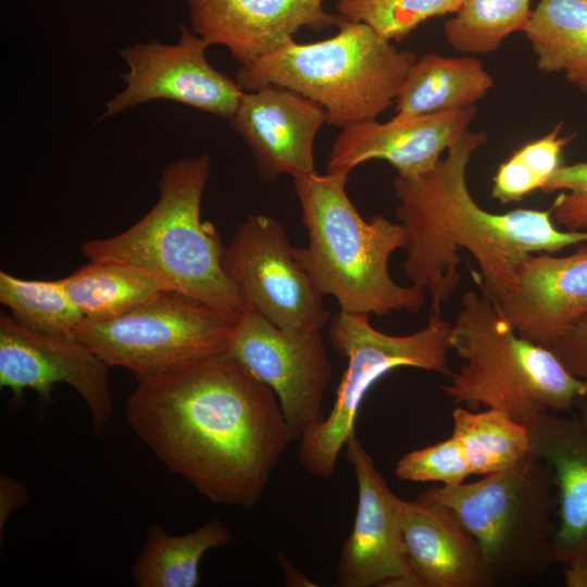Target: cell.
Wrapping results in <instances>:
<instances>
[{"instance_id": "6da1fadb", "label": "cell", "mask_w": 587, "mask_h": 587, "mask_svg": "<svg viewBox=\"0 0 587 587\" xmlns=\"http://www.w3.org/2000/svg\"><path fill=\"white\" fill-rule=\"evenodd\" d=\"M126 421L168 472L246 509L295 439L274 391L227 353L137 382Z\"/></svg>"}, {"instance_id": "7a4b0ae2", "label": "cell", "mask_w": 587, "mask_h": 587, "mask_svg": "<svg viewBox=\"0 0 587 587\" xmlns=\"http://www.w3.org/2000/svg\"><path fill=\"white\" fill-rule=\"evenodd\" d=\"M486 141V133L467 130L433 168L397 175L392 184L396 214L407 235L403 270L411 285L429 295L430 314H440L458 288L459 250L471 253L480 270L482 290L499 302L528 255L587 242V230L557 228L551 210L491 213L480 208L467 187L466 171Z\"/></svg>"}, {"instance_id": "3957f363", "label": "cell", "mask_w": 587, "mask_h": 587, "mask_svg": "<svg viewBox=\"0 0 587 587\" xmlns=\"http://www.w3.org/2000/svg\"><path fill=\"white\" fill-rule=\"evenodd\" d=\"M207 153L168 163L158 183L153 208L126 230L82 243L91 260L138 268L165 290L184 294L239 319L248 307L222 265L224 245L215 226L201 220L210 177Z\"/></svg>"}, {"instance_id": "277c9868", "label": "cell", "mask_w": 587, "mask_h": 587, "mask_svg": "<svg viewBox=\"0 0 587 587\" xmlns=\"http://www.w3.org/2000/svg\"><path fill=\"white\" fill-rule=\"evenodd\" d=\"M348 180L327 172L292 178L308 235V246L297 248L301 263L340 312H417L427 292L397 284L389 273L391 254L407 246L404 227L382 214L365 221L348 197Z\"/></svg>"}, {"instance_id": "5b68a950", "label": "cell", "mask_w": 587, "mask_h": 587, "mask_svg": "<svg viewBox=\"0 0 587 587\" xmlns=\"http://www.w3.org/2000/svg\"><path fill=\"white\" fill-rule=\"evenodd\" d=\"M450 348L464 361L442 391L454 404L500 411L528 425L546 413H566L587 397L546 347L520 336L485 291H465L450 329Z\"/></svg>"}, {"instance_id": "8992f818", "label": "cell", "mask_w": 587, "mask_h": 587, "mask_svg": "<svg viewBox=\"0 0 587 587\" xmlns=\"http://www.w3.org/2000/svg\"><path fill=\"white\" fill-rule=\"evenodd\" d=\"M416 58L366 24L344 20L330 38L304 45L292 39L240 65L236 82L245 91L266 85L289 88L321 105L326 124L344 128L376 121L395 104Z\"/></svg>"}, {"instance_id": "52a82bcc", "label": "cell", "mask_w": 587, "mask_h": 587, "mask_svg": "<svg viewBox=\"0 0 587 587\" xmlns=\"http://www.w3.org/2000/svg\"><path fill=\"white\" fill-rule=\"evenodd\" d=\"M417 500L455 514L477 540L494 586L528 585L555 563L553 475L532 452L476 482L426 489Z\"/></svg>"}, {"instance_id": "ba28073f", "label": "cell", "mask_w": 587, "mask_h": 587, "mask_svg": "<svg viewBox=\"0 0 587 587\" xmlns=\"http://www.w3.org/2000/svg\"><path fill=\"white\" fill-rule=\"evenodd\" d=\"M370 315L339 312L329 321L333 349L347 359L330 412L299 440L302 467L319 478H329L341 449L355 430V419L370 388L398 367H414L451 375L448 352L451 325L440 314H430L422 329L395 336L375 329Z\"/></svg>"}, {"instance_id": "9c48e42d", "label": "cell", "mask_w": 587, "mask_h": 587, "mask_svg": "<svg viewBox=\"0 0 587 587\" xmlns=\"http://www.w3.org/2000/svg\"><path fill=\"white\" fill-rule=\"evenodd\" d=\"M238 319L184 294L165 290L120 316L88 320L73 336L108 366L137 382L227 353Z\"/></svg>"}, {"instance_id": "30bf717a", "label": "cell", "mask_w": 587, "mask_h": 587, "mask_svg": "<svg viewBox=\"0 0 587 587\" xmlns=\"http://www.w3.org/2000/svg\"><path fill=\"white\" fill-rule=\"evenodd\" d=\"M222 265L248 310L290 332L321 330L329 321L320 291L297 247L274 217L253 214L224 246Z\"/></svg>"}, {"instance_id": "8fae6325", "label": "cell", "mask_w": 587, "mask_h": 587, "mask_svg": "<svg viewBox=\"0 0 587 587\" xmlns=\"http://www.w3.org/2000/svg\"><path fill=\"white\" fill-rule=\"evenodd\" d=\"M227 354L274 391L295 439L325 419L332 364L321 330H285L248 310L236 323Z\"/></svg>"}, {"instance_id": "7c38bea8", "label": "cell", "mask_w": 587, "mask_h": 587, "mask_svg": "<svg viewBox=\"0 0 587 587\" xmlns=\"http://www.w3.org/2000/svg\"><path fill=\"white\" fill-rule=\"evenodd\" d=\"M210 42L186 25L173 45L157 39L118 51L128 66L125 88L107 101L101 120L155 100L179 102L230 120L245 90L207 59Z\"/></svg>"}, {"instance_id": "4fadbf2b", "label": "cell", "mask_w": 587, "mask_h": 587, "mask_svg": "<svg viewBox=\"0 0 587 587\" xmlns=\"http://www.w3.org/2000/svg\"><path fill=\"white\" fill-rule=\"evenodd\" d=\"M108 365L73 335L30 330L0 313V386L23 400L26 389L52 401L54 384H67L86 402L91 426L101 435L113 416Z\"/></svg>"}, {"instance_id": "5bb4252c", "label": "cell", "mask_w": 587, "mask_h": 587, "mask_svg": "<svg viewBox=\"0 0 587 587\" xmlns=\"http://www.w3.org/2000/svg\"><path fill=\"white\" fill-rule=\"evenodd\" d=\"M345 447L358 483V505L337 565L339 585L419 587L402 538L403 499L391 491L355 430Z\"/></svg>"}, {"instance_id": "9a60e30c", "label": "cell", "mask_w": 587, "mask_h": 587, "mask_svg": "<svg viewBox=\"0 0 587 587\" xmlns=\"http://www.w3.org/2000/svg\"><path fill=\"white\" fill-rule=\"evenodd\" d=\"M229 123L250 148L262 182L315 172L314 140L326 117L309 98L278 85L243 91Z\"/></svg>"}, {"instance_id": "2e32d148", "label": "cell", "mask_w": 587, "mask_h": 587, "mask_svg": "<svg viewBox=\"0 0 587 587\" xmlns=\"http://www.w3.org/2000/svg\"><path fill=\"white\" fill-rule=\"evenodd\" d=\"M530 452L546 462L557 497L554 561L567 587H587V426L546 413L528 425Z\"/></svg>"}, {"instance_id": "e0dca14e", "label": "cell", "mask_w": 587, "mask_h": 587, "mask_svg": "<svg viewBox=\"0 0 587 587\" xmlns=\"http://www.w3.org/2000/svg\"><path fill=\"white\" fill-rule=\"evenodd\" d=\"M190 28L250 64L294 39L302 28L323 30L345 20L325 0H186Z\"/></svg>"}, {"instance_id": "ac0fdd59", "label": "cell", "mask_w": 587, "mask_h": 587, "mask_svg": "<svg viewBox=\"0 0 587 587\" xmlns=\"http://www.w3.org/2000/svg\"><path fill=\"white\" fill-rule=\"evenodd\" d=\"M475 105L416 117L394 116L389 122H361L341 128L334 141L327 173L349 175L358 165L379 159L401 176H416L433 168L445 150L467 130Z\"/></svg>"}, {"instance_id": "d6986e66", "label": "cell", "mask_w": 587, "mask_h": 587, "mask_svg": "<svg viewBox=\"0 0 587 587\" xmlns=\"http://www.w3.org/2000/svg\"><path fill=\"white\" fill-rule=\"evenodd\" d=\"M497 303L520 336L548 348L587 313V245L528 255Z\"/></svg>"}, {"instance_id": "ffe728a7", "label": "cell", "mask_w": 587, "mask_h": 587, "mask_svg": "<svg viewBox=\"0 0 587 587\" xmlns=\"http://www.w3.org/2000/svg\"><path fill=\"white\" fill-rule=\"evenodd\" d=\"M401 529L419 587H494L477 540L447 507L403 499Z\"/></svg>"}, {"instance_id": "44dd1931", "label": "cell", "mask_w": 587, "mask_h": 587, "mask_svg": "<svg viewBox=\"0 0 587 587\" xmlns=\"http://www.w3.org/2000/svg\"><path fill=\"white\" fill-rule=\"evenodd\" d=\"M492 86L491 75L471 54L426 53L410 66L395 100V116L409 118L475 105Z\"/></svg>"}, {"instance_id": "7402d4cb", "label": "cell", "mask_w": 587, "mask_h": 587, "mask_svg": "<svg viewBox=\"0 0 587 587\" xmlns=\"http://www.w3.org/2000/svg\"><path fill=\"white\" fill-rule=\"evenodd\" d=\"M233 542V532L221 520H212L182 536L170 535L153 524L132 565L133 583L138 587H196L200 583L202 557L210 549Z\"/></svg>"}, {"instance_id": "603a6c76", "label": "cell", "mask_w": 587, "mask_h": 587, "mask_svg": "<svg viewBox=\"0 0 587 587\" xmlns=\"http://www.w3.org/2000/svg\"><path fill=\"white\" fill-rule=\"evenodd\" d=\"M523 32L539 71L587 92V0H539Z\"/></svg>"}, {"instance_id": "cb8c5ba5", "label": "cell", "mask_w": 587, "mask_h": 587, "mask_svg": "<svg viewBox=\"0 0 587 587\" xmlns=\"http://www.w3.org/2000/svg\"><path fill=\"white\" fill-rule=\"evenodd\" d=\"M61 279L71 300L88 320L120 316L165 291L145 272L113 261L91 260Z\"/></svg>"}, {"instance_id": "d4e9b609", "label": "cell", "mask_w": 587, "mask_h": 587, "mask_svg": "<svg viewBox=\"0 0 587 587\" xmlns=\"http://www.w3.org/2000/svg\"><path fill=\"white\" fill-rule=\"evenodd\" d=\"M451 436L457 440L472 475L502 471L530 452L527 425L491 409L457 408Z\"/></svg>"}, {"instance_id": "484cf974", "label": "cell", "mask_w": 587, "mask_h": 587, "mask_svg": "<svg viewBox=\"0 0 587 587\" xmlns=\"http://www.w3.org/2000/svg\"><path fill=\"white\" fill-rule=\"evenodd\" d=\"M0 302L18 324L45 334L73 335L85 319L62 279L29 280L1 271Z\"/></svg>"}, {"instance_id": "4316f807", "label": "cell", "mask_w": 587, "mask_h": 587, "mask_svg": "<svg viewBox=\"0 0 587 587\" xmlns=\"http://www.w3.org/2000/svg\"><path fill=\"white\" fill-rule=\"evenodd\" d=\"M530 0H463L460 9L444 24L448 43L464 54L498 50L513 33L524 29Z\"/></svg>"}, {"instance_id": "83f0119b", "label": "cell", "mask_w": 587, "mask_h": 587, "mask_svg": "<svg viewBox=\"0 0 587 587\" xmlns=\"http://www.w3.org/2000/svg\"><path fill=\"white\" fill-rule=\"evenodd\" d=\"M561 124L550 133L516 150L501 163L494 176L491 195L500 203L522 200L526 195L542 189L561 166L563 148L572 136H560Z\"/></svg>"}, {"instance_id": "f1b7e54d", "label": "cell", "mask_w": 587, "mask_h": 587, "mask_svg": "<svg viewBox=\"0 0 587 587\" xmlns=\"http://www.w3.org/2000/svg\"><path fill=\"white\" fill-rule=\"evenodd\" d=\"M463 0H337L347 21L364 23L385 40H402L427 20L455 14Z\"/></svg>"}, {"instance_id": "f546056e", "label": "cell", "mask_w": 587, "mask_h": 587, "mask_svg": "<svg viewBox=\"0 0 587 587\" xmlns=\"http://www.w3.org/2000/svg\"><path fill=\"white\" fill-rule=\"evenodd\" d=\"M395 475L401 480L439 482L452 486L464 483L472 472L457 440L450 436L405 453L398 460Z\"/></svg>"}, {"instance_id": "4dcf8cb0", "label": "cell", "mask_w": 587, "mask_h": 587, "mask_svg": "<svg viewBox=\"0 0 587 587\" xmlns=\"http://www.w3.org/2000/svg\"><path fill=\"white\" fill-rule=\"evenodd\" d=\"M541 190L562 191L550 209L557 223L566 230L587 229V162L561 165Z\"/></svg>"}, {"instance_id": "1f68e13d", "label": "cell", "mask_w": 587, "mask_h": 587, "mask_svg": "<svg viewBox=\"0 0 587 587\" xmlns=\"http://www.w3.org/2000/svg\"><path fill=\"white\" fill-rule=\"evenodd\" d=\"M548 349L571 375L587 385V313Z\"/></svg>"}, {"instance_id": "d6a6232c", "label": "cell", "mask_w": 587, "mask_h": 587, "mask_svg": "<svg viewBox=\"0 0 587 587\" xmlns=\"http://www.w3.org/2000/svg\"><path fill=\"white\" fill-rule=\"evenodd\" d=\"M30 500V495L24 483L12 478L7 473L0 474V534L9 516L16 510L25 507Z\"/></svg>"}, {"instance_id": "836d02e7", "label": "cell", "mask_w": 587, "mask_h": 587, "mask_svg": "<svg viewBox=\"0 0 587 587\" xmlns=\"http://www.w3.org/2000/svg\"><path fill=\"white\" fill-rule=\"evenodd\" d=\"M578 410H579V417L582 419V421L585 423V425L587 426V401L582 400L579 403H578Z\"/></svg>"}]
</instances>
